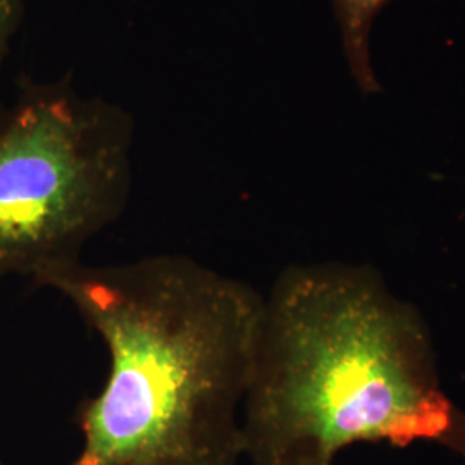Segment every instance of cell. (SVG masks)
<instances>
[{"instance_id":"obj_1","label":"cell","mask_w":465,"mask_h":465,"mask_svg":"<svg viewBox=\"0 0 465 465\" xmlns=\"http://www.w3.org/2000/svg\"><path fill=\"white\" fill-rule=\"evenodd\" d=\"M66 297L109 353L97 395L74 414L67 465H238L243 407L264 297L186 255L57 271Z\"/></svg>"},{"instance_id":"obj_2","label":"cell","mask_w":465,"mask_h":465,"mask_svg":"<svg viewBox=\"0 0 465 465\" xmlns=\"http://www.w3.org/2000/svg\"><path fill=\"white\" fill-rule=\"evenodd\" d=\"M243 438L252 465H332L381 441L465 459V412L441 388L426 321L372 267L297 264L264 297Z\"/></svg>"},{"instance_id":"obj_3","label":"cell","mask_w":465,"mask_h":465,"mask_svg":"<svg viewBox=\"0 0 465 465\" xmlns=\"http://www.w3.org/2000/svg\"><path fill=\"white\" fill-rule=\"evenodd\" d=\"M134 119L67 84H25L0 111V278L42 284L82 262L132 195Z\"/></svg>"},{"instance_id":"obj_4","label":"cell","mask_w":465,"mask_h":465,"mask_svg":"<svg viewBox=\"0 0 465 465\" xmlns=\"http://www.w3.org/2000/svg\"><path fill=\"white\" fill-rule=\"evenodd\" d=\"M388 0H332L343 52L355 84L364 95L381 94L371 61V30Z\"/></svg>"},{"instance_id":"obj_5","label":"cell","mask_w":465,"mask_h":465,"mask_svg":"<svg viewBox=\"0 0 465 465\" xmlns=\"http://www.w3.org/2000/svg\"><path fill=\"white\" fill-rule=\"evenodd\" d=\"M25 15L23 0H0V69Z\"/></svg>"},{"instance_id":"obj_6","label":"cell","mask_w":465,"mask_h":465,"mask_svg":"<svg viewBox=\"0 0 465 465\" xmlns=\"http://www.w3.org/2000/svg\"><path fill=\"white\" fill-rule=\"evenodd\" d=\"M0 465H4V462H2V457H0Z\"/></svg>"}]
</instances>
